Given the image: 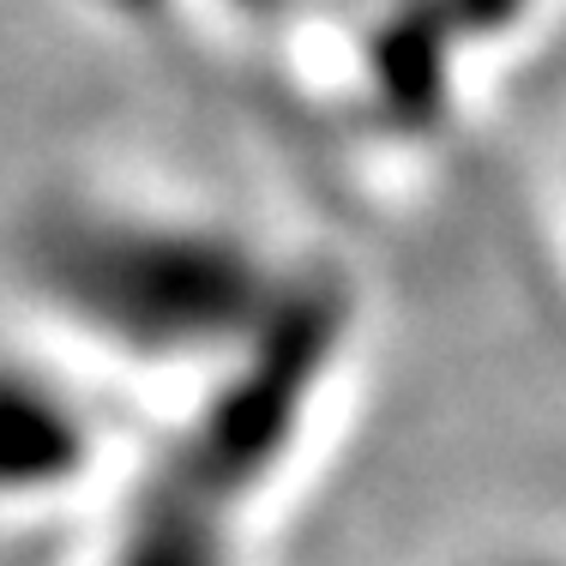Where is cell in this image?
<instances>
[{
	"label": "cell",
	"mask_w": 566,
	"mask_h": 566,
	"mask_svg": "<svg viewBox=\"0 0 566 566\" xmlns=\"http://www.w3.org/2000/svg\"><path fill=\"white\" fill-rule=\"evenodd\" d=\"M314 440L302 410L253 386L181 398L103 489L85 566H253Z\"/></svg>",
	"instance_id": "2"
},
{
	"label": "cell",
	"mask_w": 566,
	"mask_h": 566,
	"mask_svg": "<svg viewBox=\"0 0 566 566\" xmlns=\"http://www.w3.org/2000/svg\"><path fill=\"white\" fill-rule=\"evenodd\" d=\"M115 403L49 344H0V524L55 518L115 482Z\"/></svg>",
	"instance_id": "3"
},
{
	"label": "cell",
	"mask_w": 566,
	"mask_h": 566,
	"mask_svg": "<svg viewBox=\"0 0 566 566\" xmlns=\"http://www.w3.org/2000/svg\"><path fill=\"white\" fill-rule=\"evenodd\" d=\"M482 566H555V555H524L518 548V555H489Z\"/></svg>",
	"instance_id": "4"
},
{
	"label": "cell",
	"mask_w": 566,
	"mask_h": 566,
	"mask_svg": "<svg viewBox=\"0 0 566 566\" xmlns=\"http://www.w3.org/2000/svg\"><path fill=\"white\" fill-rule=\"evenodd\" d=\"M295 277L218 211L120 187H55L12 229L24 314L97 386L187 398L272 326Z\"/></svg>",
	"instance_id": "1"
}]
</instances>
